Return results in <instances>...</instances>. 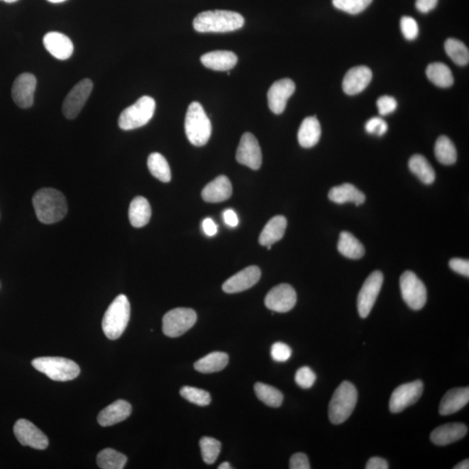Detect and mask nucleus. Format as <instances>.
<instances>
[{"label":"nucleus","mask_w":469,"mask_h":469,"mask_svg":"<svg viewBox=\"0 0 469 469\" xmlns=\"http://www.w3.org/2000/svg\"><path fill=\"white\" fill-rule=\"evenodd\" d=\"M33 203L37 218L43 224L60 222L67 213V199L55 189H41L35 194Z\"/></svg>","instance_id":"f257e3e1"},{"label":"nucleus","mask_w":469,"mask_h":469,"mask_svg":"<svg viewBox=\"0 0 469 469\" xmlns=\"http://www.w3.org/2000/svg\"><path fill=\"white\" fill-rule=\"evenodd\" d=\"M244 18L231 11L216 10L201 13L194 19V29L199 33H230L242 28Z\"/></svg>","instance_id":"f03ea898"},{"label":"nucleus","mask_w":469,"mask_h":469,"mask_svg":"<svg viewBox=\"0 0 469 469\" xmlns=\"http://www.w3.org/2000/svg\"><path fill=\"white\" fill-rule=\"evenodd\" d=\"M131 316L130 302L125 294H119L104 314L102 328L110 340H117L125 332Z\"/></svg>","instance_id":"7ed1b4c3"},{"label":"nucleus","mask_w":469,"mask_h":469,"mask_svg":"<svg viewBox=\"0 0 469 469\" xmlns=\"http://www.w3.org/2000/svg\"><path fill=\"white\" fill-rule=\"evenodd\" d=\"M358 398V390L351 382L341 383L329 406V417L333 424H342L348 419L355 408Z\"/></svg>","instance_id":"20e7f679"},{"label":"nucleus","mask_w":469,"mask_h":469,"mask_svg":"<svg viewBox=\"0 0 469 469\" xmlns=\"http://www.w3.org/2000/svg\"><path fill=\"white\" fill-rule=\"evenodd\" d=\"M185 133L195 146L206 145L211 136V123L199 103L189 104L185 117Z\"/></svg>","instance_id":"39448f33"},{"label":"nucleus","mask_w":469,"mask_h":469,"mask_svg":"<svg viewBox=\"0 0 469 469\" xmlns=\"http://www.w3.org/2000/svg\"><path fill=\"white\" fill-rule=\"evenodd\" d=\"M32 364L34 369L56 382L72 381L80 374L79 366L67 358L45 356L34 359Z\"/></svg>","instance_id":"423d86ee"},{"label":"nucleus","mask_w":469,"mask_h":469,"mask_svg":"<svg viewBox=\"0 0 469 469\" xmlns=\"http://www.w3.org/2000/svg\"><path fill=\"white\" fill-rule=\"evenodd\" d=\"M156 102L149 96H143L133 106L127 107L120 115L118 126L123 131H131L145 126L153 118Z\"/></svg>","instance_id":"0eeeda50"},{"label":"nucleus","mask_w":469,"mask_h":469,"mask_svg":"<svg viewBox=\"0 0 469 469\" xmlns=\"http://www.w3.org/2000/svg\"><path fill=\"white\" fill-rule=\"evenodd\" d=\"M197 319L195 310L177 308L170 310L162 319V332L169 337L181 336L195 325Z\"/></svg>","instance_id":"6e6552de"},{"label":"nucleus","mask_w":469,"mask_h":469,"mask_svg":"<svg viewBox=\"0 0 469 469\" xmlns=\"http://www.w3.org/2000/svg\"><path fill=\"white\" fill-rule=\"evenodd\" d=\"M400 287L403 300L410 309L420 310L427 302V289L416 274L405 271L400 278Z\"/></svg>","instance_id":"1a4fd4ad"},{"label":"nucleus","mask_w":469,"mask_h":469,"mask_svg":"<svg viewBox=\"0 0 469 469\" xmlns=\"http://www.w3.org/2000/svg\"><path fill=\"white\" fill-rule=\"evenodd\" d=\"M383 284V275L381 271L372 272L364 282L358 297V309L362 319H366L373 309Z\"/></svg>","instance_id":"9d476101"},{"label":"nucleus","mask_w":469,"mask_h":469,"mask_svg":"<svg viewBox=\"0 0 469 469\" xmlns=\"http://www.w3.org/2000/svg\"><path fill=\"white\" fill-rule=\"evenodd\" d=\"M93 89V83L91 79H84L77 83L75 87L68 93L65 99L63 114L68 119H75L82 111L84 104H87Z\"/></svg>","instance_id":"9b49d317"},{"label":"nucleus","mask_w":469,"mask_h":469,"mask_svg":"<svg viewBox=\"0 0 469 469\" xmlns=\"http://www.w3.org/2000/svg\"><path fill=\"white\" fill-rule=\"evenodd\" d=\"M424 392V382L418 380L405 383L394 390L390 400V409L392 413H400L419 400Z\"/></svg>","instance_id":"f8f14e48"},{"label":"nucleus","mask_w":469,"mask_h":469,"mask_svg":"<svg viewBox=\"0 0 469 469\" xmlns=\"http://www.w3.org/2000/svg\"><path fill=\"white\" fill-rule=\"evenodd\" d=\"M296 290L287 284L279 285L267 294L266 307L274 312L286 313L290 311L297 304Z\"/></svg>","instance_id":"ddd939ff"},{"label":"nucleus","mask_w":469,"mask_h":469,"mask_svg":"<svg viewBox=\"0 0 469 469\" xmlns=\"http://www.w3.org/2000/svg\"><path fill=\"white\" fill-rule=\"evenodd\" d=\"M236 158L239 164L245 165L252 170H257L261 167L262 150L258 139L253 134L246 133L242 136L238 150H236Z\"/></svg>","instance_id":"4468645a"},{"label":"nucleus","mask_w":469,"mask_h":469,"mask_svg":"<svg viewBox=\"0 0 469 469\" xmlns=\"http://www.w3.org/2000/svg\"><path fill=\"white\" fill-rule=\"evenodd\" d=\"M13 431L22 446H29L38 451H44L48 447V436L29 421L18 420L14 425Z\"/></svg>","instance_id":"2eb2a0df"},{"label":"nucleus","mask_w":469,"mask_h":469,"mask_svg":"<svg viewBox=\"0 0 469 469\" xmlns=\"http://www.w3.org/2000/svg\"><path fill=\"white\" fill-rule=\"evenodd\" d=\"M36 87V77L32 73H22L15 79L11 89L14 103L23 109L33 106Z\"/></svg>","instance_id":"dca6fc26"},{"label":"nucleus","mask_w":469,"mask_h":469,"mask_svg":"<svg viewBox=\"0 0 469 469\" xmlns=\"http://www.w3.org/2000/svg\"><path fill=\"white\" fill-rule=\"evenodd\" d=\"M296 91V84L292 79H284L277 81L268 92V104L271 111L281 114L285 111L287 102Z\"/></svg>","instance_id":"f3484780"},{"label":"nucleus","mask_w":469,"mask_h":469,"mask_svg":"<svg viewBox=\"0 0 469 469\" xmlns=\"http://www.w3.org/2000/svg\"><path fill=\"white\" fill-rule=\"evenodd\" d=\"M261 270L250 266L228 278L223 285V290L228 294L243 292L257 285L261 278Z\"/></svg>","instance_id":"a211bd4d"},{"label":"nucleus","mask_w":469,"mask_h":469,"mask_svg":"<svg viewBox=\"0 0 469 469\" xmlns=\"http://www.w3.org/2000/svg\"><path fill=\"white\" fill-rule=\"evenodd\" d=\"M371 70L360 65L353 67L345 75L343 82V91L348 95H356L363 92L372 80Z\"/></svg>","instance_id":"6ab92c4d"},{"label":"nucleus","mask_w":469,"mask_h":469,"mask_svg":"<svg viewBox=\"0 0 469 469\" xmlns=\"http://www.w3.org/2000/svg\"><path fill=\"white\" fill-rule=\"evenodd\" d=\"M45 48L48 50L50 55L57 60H68L72 55L75 46L72 42L65 34L50 32L44 37Z\"/></svg>","instance_id":"aec40b11"},{"label":"nucleus","mask_w":469,"mask_h":469,"mask_svg":"<svg viewBox=\"0 0 469 469\" xmlns=\"http://www.w3.org/2000/svg\"><path fill=\"white\" fill-rule=\"evenodd\" d=\"M131 405L125 400L116 401L99 414L98 421L102 427H110L123 421L131 416Z\"/></svg>","instance_id":"412c9836"},{"label":"nucleus","mask_w":469,"mask_h":469,"mask_svg":"<svg viewBox=\"0 0 469 469\" xmlns=\"http://www.w3.org/2000/svg\"><path fill=\"white\" fill-rule=\"evenodd\" d=\"M468 434V427L463 424H448L436 428L430 436L432 443L438 446H446L463 439Z\"/></svg>","instance_id":"4be33fe9"},{"label":"nucleus","mask_w":469,"mask_h":469,"mask_svg":"<svg viewBox=\"0 0 469 469\" xmlns=\"http://www.w3.org/2000/svg\"><path fill=\"white\" fill-rule=\"evenodd\" d=\"M232 195V185L226 176H219L208 184L202 192V197L208 203H220Z\"/></svg>","instance_id":"5701e85b"},{"label":"nucleus","mask_w":469,"mask_h":469,"mask_svg":"<svg viewBox=\"0 0 469 469\" xmlns=\"http://www.w3.org/2000/svg\"><path fill=\"white\" fill-rule=\"evenodd\" d=\"M468 402V387H456L445 394L441 402L439 412L441 416H449V414H455L463 409Z\"/></svg>","instance_id":"b1692460"},{"label":"nucleus","mask_w":469,"mask_h":469,"mask_svg":"<svg viewBox=\"0 0 469 469\" xmlns=\"http://www.w3.org/2000/svg\"><path fill=\"white\" fill-rule=\"evenodd\" d=\"M201 62L213 71L228 72L238 63V56L228 50H216L202 56Z\"/></svg>","instance_id":"393cba45"},{"label":"nucleus","mask_w":469,"mask_h":469,"mask_svg":"<svg viewBox=\"0 0 469 469\" xmlns=\"http://www.w3.org/2000/svg\"><path fill=\"white\" fill-rule=\"evenodd\" d=\"M287 227V219L284 216L271 219L259 236V243L263 246H272L284 238Z\"/></svg>","instance_id":"a878e982"},{"label":"nucleus","mask_w":469,"mask_h":469,"mask_svg":"<svg viewBox=\"0 0 469 469\" xmlns=\"http://www.w3.org/2000/svg\"><path fill=\"white\" fill-rule=\"evenodd\" d=\"M329 199L336 204H343L351 202L358 206L365 202L366 197L355 186L344 184L332 188L329 192Z\"/></svg>","instance_id":"bb28decb"},{"label":"nucleus","mask_w":469,"mask_h":469,"mask_svg":"<svg viewBox=\"0 0 469 469\" xmlns=\"http://www.w3.org/2000/svg\"><path fill=\"white\" fill-rule=\"evenodd\" d=\"M321 133L319 120L316 117L306 118L298 131V142L304 148H311L319 142Z\"/></svg>","instance_id":"cd10ccee"},{"label":"nucleus","mask_w":469,"mask_h":469,"mask_svg":"<svg viewBox=\"0 0 469 469\" xmlns=\"http://www.w3.org/2000/svg\"><path fill=\"white\" fill-rule=\"evenodd\" d=\"M151 208L148 200L137 197L131 202L129 209V219L135 228H142L150 222Z\"/></svg>","instance_id":"c85d7f7f"},{"label":"nucleus","mask_w":469,"mask_h":469,"mask_svg":"<svg viewBox=\"0 0 469 469\" xmlns=\"http://www.w3.org/2000/svg\"><path fill=\"white\" fill-rule=\"evenodd\" d=\"M228 355L224 352H213L205 355L194 364L197 371L203 374L215 373L223 370L228 365Z\"/></svg>","instance_id":"c756f323"},{"label":"nucleus","mask_w":469,"mask_h":469,"mask_svg":"<svg viewBox=\"0 0 469 469\" xmlns=\"http://www.w3.org/2000/svg\"><path fill=\"white\" fill-rule=\"evenodd\" d=\"M338 250L341 254L348 258L360 259L365 254V249L359 241L350 232L343 231L340 234Z\"/></svg>","instance_id":"7c9ffc66"},{"label":"nucleus","mask_w":469,"mask_h":469,"mask_svg":"<svg viewBox=\"0 0 469 469\" xmlns=\"http://www.w3.org/2000/svg\"><path fill=\"white\" fill-rule=\"evenodd\" d=\"M409 166L411 172L419 178L422 183L431 184L435 181V170L426 158L421 155H414L409 160Z\"/></svg>","instance_id":"2f4dec72"},{"label":"nucleus","mask_w":469,"mask_h":469,"mask_svg":"<svg viewBox=\"0 0 469 469\" xmlns=\"http://www.w3.org/2000/svg\"><path fill=\"white\" fill-rule=\"evenodd\" d=\"M426 75L430 82L441 88L451 87L453 84L451 70L443 63L430 64L426 70Z\"/></svg>","instance_id":"473e14b6"},{"label":"nucleus","mask_w":469,"mask_h":469,"mask_svg":"<svg viewBox=\"0 0 469 469\" xmlns=\"http://www.w3.org/2000/svg\"><path fill=\"white\" fill-rule=\"evenodd\" d=\"M254 389L259 400L271 408H278L284 402V394L276 387L265 385V383L257 382Z\"/></svg>","instance_id":"72a5a7b5"},{"label":"nucleus","mask_w":469,"mask_h":469,"mask_svg":"<svg viewBox=\"0 0 469 469\" xmlns=\"http://www.w3.org/2000/svg\"><path fill=\"white\" fill-rule=\"evenodd\" d=\"M148 168L151 175L164 183H168L172 180V172L168 162L160 153H154L150 155Z\"/></svg>","instance_id":"f704fd0d"},{"label":"nucleus","mask_w":469,"mask_h":469,"mask_svg":"<svg viewBox=\"0 0 469 469\" xmlns=\"http://www.w3.org/2000/svg\"><path fill=\"white\" fill-rule=\"evenodd\" d=\"M435 154L437 160L441 164L451 165L457 160V151L455 145L446 136H441L437 139L435 146Z\"/></svg>","instance_id":"c9c22d12"},{"label":"nucleus","mask_w":469,"mask_h":469,"mask_svg":"<svg viewBox=\"0 0 469 469\" xmlns=\"http://www.w3.org/2000/svg\"><path fill=\"white\" fill-rule=\"evenodd\" d=\"M96 463L102 469H123L127 463V457L112 448H106L96 456Z\"/></svg>","instance_id":"e433bc0d"},{"label":"nucleus","mask_w":469,"mask_h":469,"mask_svg":"<svg viewBox=\"0 0 469 469\" xmlns=\"http://www.w3.org/2000/svg\"><path fill=\"white\" fill-rule=\"evenodd\" d=\"M445 50L451 59L456 65L464 67L469 62V52L466 45L463 42L456 38H448L445 42Z\"/></svg>","instance_id":"4c0bfd02"},{"label":"nucleus","mask_w":469,"mask_h":469,"mask_svg":"<svg viewBox=\"0 0 469 469\" xmlns=\"http://www.w3.org/2000/svg\"><path fill=\"white\" fill-rule=\"evenodd\" d=\"M202 457L205 463L211 465L216 463L221 452V443L211 437H203L200 440Z\"/></svg>","instance_id":"58836bf2"},{"label":"nucleus","mask_w":469,"mask_h":469,"mask_svg":"<svg viewBox=\"0 0 469 469\" xmlns=\"http://www.w3.org/2000/svg\"><path fill=\"white\" fill-rule=\"evenodd\" d=\"M180 394L185 400L199 406H207L211 402L210 393L194 387L185 386L182 387Z\"/></svg>","instance_id":"ea45409f"},{"label":"nucleus","mask_w":469,"mask_h":469,"mask_svg":"<svg viewBox=\"0 0 469 469\" xmlns=\"http://www.w3.org/2000/svg\"><path fill=\"white\" fill-rule=\"evenodd\" d=\"M373 0H332L336 9L352 15L359 14L367 9Z\"/></svg>","instance_id":"a19ab883"},{"label":"nucleus","mask_w":469,"mask_h":469,"mask_svg":"<svg viewBox=\"0 0 469 469\" xmlns=\"http://www.w3.org/2000/svg\"><path fill=\"white\" fill-rule=\"evenodd\" d=\"M316 380V375L309 367H302L297 371L294 381L297 385L304 390L310 389Z\"/></svg>","instance_id":"79ce46f5"},{"label":"nucleus","mask_w":469,"mask_h":469,"mask_svg":"<svg viewBox=\"0 0 469 469\" xmlns=\"http://www.w3.org/2000/svg\"><path fill=\"white\" fill-rule=\"evenodd\" d=\"M401 29L403 36L406 40H414L419 34V27H418L416 19L412 17L405 16L401 19Z\"/></svg>","instance_id":"37998d69"},{"label":"nucleus","mask_w":469,"mask_h":469,"mask_svg":"<svg viewBox=\"0 0 469 469\" xmlns=\"http://www.w3.org/2000/svg\"><path fill=\"white\" fill-rule=\"evenodd\" d=\"M270 355L275 362L285 363L292 358V351L289 345L278 342L271 347Z\"/></svg>","instance_id":"c03bdc74"},{"label":"nucleus","mask_w":469,"mask_h":469,"mask_svg":"<svg viewBox=\"0 0 469 469\" xmlns=\"http://www.w3.org/2000/svg\"><path fill=\"white\" fill-rule=\"evenodd\" d=\"M389 126L385 120L381 118H372L366 123L365 130L368 133L377 134L379 137L387 133Z\"/></svg>","instance_id":"a18cd8bd"},{"label":"nucleus","mask_w":469,"mask_h":469,"mask_svg":"<svg viewBox=\"0 0 469 469\" xmlns=\"http://www.w3.org/2000/svg\"><path fill=\"white\" fill-rule=\"evenodd\" d=\"M377 106L380 115L386 116L397 110V102L393 96H382L377 100Z\"/></svg>","instance_id":"49530a36"},{"label":"nucleus","mask_w":469,"mask_h":469,"mask_svg":"<svg viewBox=\"0 0 469 469\" xmlns=\"http://www.w3.org/2000/svg\"><path fill=\"white\" fill-rule=\"evenodd\" d=\"M449 267L455 272L469 277V262L467 259L453 258L449 261Z\"/></svg>","instance_id":"de8ad7c7"},{"label":"nucleus","mask_w":469,"mask_h":469,"mask_svg":"<svg viewBox=\"0 0 469 469\" xmlns=\"http://www.w3.org/2000/svg\"><path fill=\"white\" fill-rule=\"evenodd\" d=\"M290 469H309L310 465L307 456L304 453H297L289 460Z\"/></svg>","instance_id":"09e8293b"},{"label":"nucleus","mask_w":469,"mask_h":469,"mask_svg":"<svg viewBox=\"0 0 469 469\" xmlns=\"http://www.w3.org/2000/svg\"><path fill=\"white\" fill-rule=\"evenodd\" d=\"M438 0H416V6L421 13H428L436 9Z\"/></svg>","instance_id":"8fccbe9b"},{"label":"nucleus","mask_w":469,"mask_h":469,"mask_svg":"<svg viewBox=\"0 0 469 469\" xmlns=\"http://www.w3.org/2000/svg\"><path fill=\"white\" fill-rule=\"evenodd\" d=\"M389 463L381 457H372L366 464V469H387Z\"/></svg>","instance_id":"3c124183"},{"label":"nucleus","mask_w":469,"mask_h":469,"mask_svg":"<svg viewBox=\"0 0 469 469\" xmlns=\"http://www.w3.org/2000/svg\"><path fill=\"white\" fill-rule=\"evenodd\" d=\"M224 222L228 224V226L236 227L238 224V216H236V212L233 210H226L224 212Z\"/></svg>","instance_id":"603ef678"},{"label":"nucleus","mask_w":469,"mask_h":469,"mask_svg":"<svg viewBox=\"0 0 469 469\" xmlns=\"http://www.w3.org/2000/svg\"><path fill=\"white\" fill-rule=\"evenodd\" d=\"M203 228L205 232V234L212 236L216 234L218 232V226L211 219H206L204 220L203 222Z\"/></svg>","instance_id":"864d4df0"},{"label":"nucleus","mask_w":469,"mask_h":469,"mask_svg":"<svg viewBox=\"0 0 469 469\" xmlns=\"http://www.w3.org/2000/svg\"><path fill=\"white\" fill-rule=\"evenodd\" d=\"M468 468H469L468 459L461 461V463L457 464L456 467H453V469H468Z\"/></svg>","instance_id":"5fc2aeb1"},{"label":"nucleus","mask_w":469,"mask_h":469,"mask_svg":"<svg viewBox=\"0 0 469 469\" xmlns=\"http://www.w3.org/2000/svg\"><path fill=\"white\" fill-rule=\"evenodd\" d=\"M231 465L230 463H227V461H226V463H223L219 467V469H231Z\"/></svg>","instance_id":"6e6d98bb"},{"label":"nucleus","mask_w":469,"mask_h":469,"mask_svg":"<svg viewBox=\"0 0 469 469\" xmlns=\"http://www.w3.org/2000/svg\"><path fill=\"white\" fill-rule=\"evenodd\" d=\"M49 2L50 3H62L65 1V0H48Z\"/></svg>","instance_id":"4d7b16f0"},{"label":"nucleus","mask_w":469,"mask_h":469,"mask_svg":"<svg viewBox=\"0 0 469 469\" xmlns=\"http://www.w3.org/2000/svg\"><path fill=\"white\" fill-rule=\"evenodd\" d=\"M2 1L6 2V3H14L18 1V0H2Z\"/></svg>","instance_id":"13d9d810"}]
</instances>
